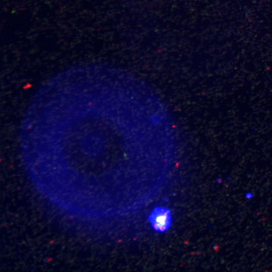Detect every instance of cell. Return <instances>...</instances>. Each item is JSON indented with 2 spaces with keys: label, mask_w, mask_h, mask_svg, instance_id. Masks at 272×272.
<instances>
[{
  "label": "cell",
  "mask_w": 272,
  "mask_h": 272,
  "mask_svg": "<svg viewBox=\"0 0 272 272\" xmlns=\"http://www.w3.org/2000/svg\"><path fill=\"white\" fill-rule=\"evenodd\" d=\"M154 230L160 232L167 231L171 224V215L170 210L163 207L155 208L149 217Z\"/></svg>",
  "instance_id": "1"
}]
</instances>
